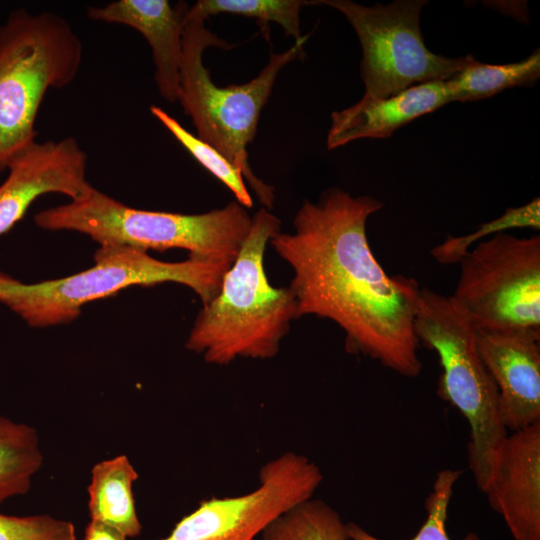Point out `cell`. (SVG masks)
<instances>
[{
    "mask_svg": "<svg viewBox=\"0 0 540 540\" xmlns=\"http://www.w3.org/2000/svg\"><path fill=\"white\" fill-rule=\"evenodd\" d=\"M383 203L333 187L303 202L293 232L269 244L292 269L289 284L297 318L313 315L336 323L345 348L405 377L422 369L414 318L420 287L404 275H388L368 242V218Z\"/></svg>",
    "mask_w": 540,
    "mask_h": 540,
    "instance_id": "obj_1",
    "label": "cell"
},
{
    "mask_svg": "<svg viewBox=\"0 0 540 540\" xmlns=\"http://www.w3.org/2000/svg\"><path fill=\"white\" fill-rule=\"evenodd\" d=\"M280 226V219L265 207L252 216L249 232L223 277L219 293L198 312L185 345L207 363L271 359L297 319L291 290L273 287L264 268L266 246L281 231Z\"/></svg>",
    "mask_w": 540,
    "mask_h": 540,
    "instance_id": "obj_2",
    "label": "cell"
},
{
    "mask_svg": "<svg viewBox=\"0 0 540 540\" xmlns=\"http://www.w3.org/2000/svg\"><path fill=\"white\" fill-rule=\"evenodd\" d=\"M251 216L237 201L200 214L128 207L93 186L75 200L37 213L47 230L88 235L100 246L116 245L165 251L184 249L192 260L231 266L251 226Z\"/></svg>",
    "mask_w": 540,
    "mask_h": 540,
    "instance_id": "obj_3",
    "label": "cell"
},
{
    "mask_svg": "<svg viewBox=\"0 0 540 540\" xmlns=\"http://www.w3.org/2000/svg\"><path fill=\"white\" fill-rule=\"evenodd\" d=\"M204 19L186 14L179 71L178 100L191 118L197 137L221 152L243 174L262 207L273 208L274 189L251 169L247 147L253 141L261 112L271 96L280 71L301 57L308 35L283 52H272L260 73L242 84L218 86L203 63L209 47L229 50L232 45L205 25Z\"/></svg>",
    "mask_w": 540,
    "mask_h": 540,
    "instance_id": "obj_4",
    "label": "cell"
},
{
    "mask_svg": "<svg viewBox=\"0 0 540 540\" xmlns=\"http://www.w3.org/2000/svg\"><path fill=\"white\" fill-rule=\"evenodd\" d=\"M94 261V266L77 274L34 284L0 272V303L33 327L71 322L84 304L131 286L179 283L192 289L206 305L219 293L230 268L190 258L165 262L146 251L116 245L100 246Z\"/></svg>",
    "mask_w": 540,
    "mask_h": 540,
    "instance_id": "obj_5",
    "label": "cell"
},
{
    "mask_svg": "<svg viewBox=\"0 0 540 540\" xmlns=\"http://www.w3.org/2000/svg\"><path fill=\"white\" fill-rule=\"evenodd\" d=\"M82 56L79 37L54 12L18 9L0 25V172L36 140L35 121L46 92L73 82Z\"/></svg>",
    "mask_w": 540,
    "mask_h": 540,
    "instance_id": "obj_6",
    "label": "cell"
},
{
    "mask_svg": "<svg viewBox=\"0 0 540 540\" xmlns=\"http://www.w3.org/2000/svg\"><path fill=\"white\" fill-rule=\"evenodd\" d=\"M413 327L418 343L438 356L439 397L469 424L468 466L483 491L508 431L500 418L497 387L477 351L476 328L451 296L428 288L419 290Z\"/></svg>",
    "mask_w": 540,
    "mask_h": 540,
    "instance_id": "obj_7",
    "label": "cell"
},
{
    "mask_svg": "<svg viewBox=\"0 0 540 540\" xmlns=\"http://www.w3.org/2000/svg\"><path fill=\"white\" fill-rule=\"evenodd\" d=\"M426 3L396 0L365 6L350 0L313 1L338 10L356 32L362 49L363 97L382 99L417 84L446 81L474 59L449 58L426 47L420 30Z\"/></svg>",
    "mask_w": 540,
    "mask_h": 540,
    "instance_id": "obj_8",
    "label": "cell"
},
{
    "mask_svg": "<svg viewBox=\"0 0 540 540\" xmlns=\"http://www.w3.org/2000/svg\"><path fill=\"white\" fill-rule=\"evenodd\" d=\"M452 300L479 330L540 331V237L502 232L460 260Z\"/></svg>",
    "mask_w": 540,
    "mask_h": 540,
    "instance_id": "obj_9",
    "label": "cell"
},
{
    "mask_svg": "<svg viewBox=\"0 0 540 540\" xmlns=\"http://www.w3.org/2000/svg\"><path fill=\"white\" fill-rule=\"evenodd\" d=\"M322 480L308 457L285 452L262 466L255 490L201 501L161 540H258L279 516L313 498Z\"/></svg>",
    "mask_w": 540,
    "mask_h": 540,
    "instance_id": "obj_10",
    "label": "cell"
},
{
    "mask_svg": "<svg viewBox=\"0 0 540 540\" xmlns=\"http://www.w3.org/2000/svg\"><path fill=\"white\" fill-rule=\"evenodd\" d=\"M87 154L74 137L36 140L9 161L8 176L0 185V235L19 222L31 204L47 193L75 200L90 184L86 179Z\"/></svg>",
    "mask_w": 540,
    "mask_h": 540,
    "instance_id": "obj_11",
    "label": "cell"
},
{
    "mask_svg": "<svg viewBox=\"0 0 540 540\" xmlns=\"http://www.w3.org/2000/svg\"><path fill=\"white\" fill-rule=\"evenodd\" d=\"M475 343L497 387L507 431L540 422V331L476 329Z\"/></svg>",
    "mask_w": 540,
    "mask_h": 540,
    "instance_id": "obj_12",
    "label": "cell"
},
{
    "mask_svg": "<svg viewBox=\"0 0 540 540\" xmlns=\"http://www.w3.org/2000/svg\"><path fill=\"white\" fill-rule=\"evenodd\" d=\"M482 492L514 540H540V422L508 433Z\"/></svg>",
    "mask_w": 540,
    "mask_h": 540,
    "instance_id": "obj_13",
    "label": "cell"
},
{
    "mask_svg": "<svg viewBox=\"0 0 540 540\" xmlns=\"http://www.w3.org/2000/svg\"><path fill=\"white\" fill-rule=\"evenodd\" d=\"M189 5L167 0H116L91 6V20L129 26L140 32L152 50L154 79L159 94L169 103L178 100L182 35Z\"/></svg>",
    "mask_w": 540,
    "mask_h": 540,
    "instance_id": "obj_14",
    "label": "cell"
},
{
    "mask_svg": "<svg viewBox=\"0 0 540 540\" xmlns=\"http://www.w3.org/2000/svg\"><path fill=\"white\" fill-rule=\"evenodd\" d=\"M449 102L446 81L417 84L382 99L362 97L350 107L331 114L327 148L336 149L364 138H388L398 128Z\"/></svg>",
    "mask_w": 540,
    "mask_h": 540,
    "instance_id": "obj_15",
    "label": "cell"
},
{
    "mask_svg": "<svg viewBox=\"0 0 540 540\" xmlns=\"http://www.w3.org/2000/svg\"><path fill=\"white\" fill-rule=\"evenodd\" d=\"M138 473L126 455L96 463L88 485L90 520L107 525L126 538L141 534L133 483Z\"/></svg>",
    "mask_w": 540,
    "mask_h": 540,
    "instance_id": "obj_16",
    "label": "cell"
},
{
    "mask_svg": "<svg viewBox=\"0 0 540 540\" xmlns=\"http://www.w3.org/2000/svg\"><path fill=\"white\" fill-rule=\"evenodd\" d=\"M540 76V52L508 64H485L475 58L446 80L451 102L489 98L501 91L534 84Z\"/></svg>",
    "mask_w": 540,
    "mask_h": 540,
    "instance_id": "obj_17",
    "label": "cell"
},
{
    "mask_svg": "<svg viewBox=\"0 0 540 540\" xmlns=\"http://www.w3.org/2000/svg\"><path fill=\"white\" fill-rule=\"evenodd\" d=\"M42 464L36 429L0 414V505L26 494Z\"/></svg>",
    "mask_w": 540,
    "mask_h": 540,
    "instance_id": "obj_18",
    "label": "cell"
},
{
    "mask_svg": "<svg viewBox=\"0 0 540 540\" xmlns=\"http://www.w3.org/2000/svg\"><path fill=\"white\" fill-rule=\"evenodd\" d=\"M258 540H349L339 513L320 499H309L274 520Z\"/></svg>",
    "mask_w": 540,
    "mask_h": 540,
    "instance_id": "obj_19",
    "label": "cell"
},
{
    "mask_svg": "<svg viewBox=\"0 0 540 540\" xmlns=\"http://www.w3.org/2000/svg\"><path fill=\"white\" fill-rule=\"evenodd\" d=\"M313 1L304 0H198L189 6L188 14L207 20L217 14H233L257 19L261 24L276 23L295 41L303 35L300 10Z\"/></svg>",
    "mask_w": 540,
    "mask_h": 540,
    "instance_id": "obj_20",
    "label": "cell"
},
{
    "mask_svg": "<svg viewBox=\"0 0 540 540\" xmlns=\"http://www.w3.org/2000/svg\"><path fill=\"white\" fill-rule=\"evenodd\" d=\"M150 112L197 162L233 193L239 204L246 209L253 206L242 172L221 152L189 132L161 107L152 105Z\"/></svg>",
    "mask_w": 540,
    "mask_h": 540,
    "instance_id": "obj_21",
    "label": "cell"
},
{
    "mask_svg": "<svg viewBox=\"0 0 540 540\" xmlns=\"http://www.w3.org/2000/svg\"><path fill=\"white\" fill-rule=\"evenodd\" d=\"M515 228H540L539 197H535L522 206L507 208L501 216L481 224L469 234L446 237L441 244L431 250V255L441 264L459 263L467 252L485 237Z\"/></svg>",
    "mask_w": 540,
    "mask_h": 540,
    "instance_id": "obj_22",
    "label": "cell"
},
{
    "mask_svg": "<svg viewBox=\"0 0 540 540\" xmlns=\"http://www.w3.org/2000/svg\"><path fill=\"white\" fill-rule=\"evenodd\" d=\"M461 474V470L453 469H444L437 473L432 491L425 501L427 518L419 531L408 540H451L446 531L448 507L454 484ZM346 529L349 540H384L353 522L346 523ZM463 540L480 538L475 533H469Z\"/></svg>",
    "mask_w": 540,
    "mask_h": 540,
    "instance_id": "obj_23",
    "label": "cell"
},
{
    "mask_svg": "<svg viewBox=\"0 0 540 540\" xmlns=\"http://www.w3.org/2000/svg\"><path fill=\"white\" fill-rule=\"evenodd\" d=\"M0 540H76L72 522L50 515L11 516L0 513Z\"/></svg>",
    "mask_w": 540,
    "mask_h": 540,
    "instance_id": "obj_24",
    "label": "cell"
},
{
    "mask_svg": "<svg viewBox=\"0 0 540 540\" xmlns=\"http://www.w3.org/2000/svg\"><path fill=\"white\" fill-rule=\"evenodd\" d=\"M117 530L102 523L92 521L87 524L83 540H126Z\"/></svg>",
    "mask_w": 540,
    "mask_h": 540,
    "instance_id": "obj_25",
    "label": "cell"
}]
</instances>
